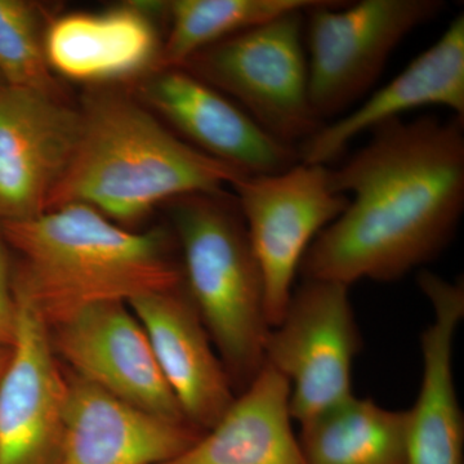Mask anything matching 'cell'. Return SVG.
<instances>
[{"mask_svg": "<svg viewBox=\"0 0 464 464\" xmlns=\"http://www.w3.org/2000/svg\"><path fill=\"white\" fill-rule=\"evenodd\" d=\"M231 188L264 279L273 328L285 313L308 248L346 209L348 198L335 190L331 168L301 161L280 173L244 174Z\"/></svg>", "mask_w": 464, "mask_h": 464, "instance_id": "8", "label": "cell"}, {"mask_svg": "<svg viewBox=\"0 0 464 464\" xmlns=\"http://www.w3.org/2000/svg\"><path fill=\"white\" fill-rule=\"evenodd\" d=\"M186 420L207 432L237 399L230 377L185 285L128 304Z\"/></svg>", "mask_w": 464, "mask_h": 464, "instance_id": "14", "label": "cell"}, {"mask_svg": "<svg viewBox=\"0 0 464 464\" xmlns=\"http://www.w3.org/2000/svg\"><path fill=\"white\" fill-rule=\"evenodd\" d=\"M348 288L302 279L266 338L265 364L288 380L290 415L298 424L353 395V366L362 337Z\"/></svg>", "mask_w": 464, "mask_h": 464, "instance_id": "7", "label": "cell"}, {"mask_svg": "<svg viewBox=\"0 0 464 464\" xmlns=\"http://www.w3.org/2000/svg\"><path fill=\"white\" fill-rule=\"evenodd\" d=\"M134 97L208 157L248 176L284 172L297 148L275 139L222 92L182 67L158 69L134 82Z\"/></svg>", "mask_w": 464, "mask_h": 464, "instance_id": "9", "label": "cell"}, {"mask_svg": "<svg viewBox=\"0 0 464 464\" xmlns=\"http://www.w3.org/2000/svg\"><path fill=\"white\" fill-rule=\"evenodd\" d=\"M5 83H3V81H2V78H0V85H3Z\"/></svg>", "mask_w": 464, "mask_h": 464, "instance_id": "24", "label": "cell"}, {"mask_svg": "<svg viewBox=\"0 0 464 464\" xmlns=\"http://www.w3.org/2000/svg\"><path fill=\"white\" fill-rule=\"evenodd\" d=\"M167 2H125L100 12L54 14L45 56L54 75L93 87L137 82L160 66Z\"/></svg>", "mask_w": 464, "mask_h": 464, "instance_id": "13", "label": "cell"}, {"mask_svg": "<svg viewBox=\"0 0 464 464\" xmlns=\"http://www.w3.org/2000/svg\"><path fill=\"white\" fill-rule=\"evenodd\" d=\"M290 384L266 365L197 444L163 464H307L293 431Z\"/></svg>", "mask_w": 464, "mask_h": 464, "instance_id": "18", "label": "cell"}, {"mask_svg": "<svg viewBox=\"0 0 464 464\" xmlns=\"http://www.w3.org/2000/svg\"><path fill=\"white\" fill-rule=\"evenodd\" d=\"M307 464H408V411L353 395L299 423Z\"/></svg>", "mask_w": 464, "mask_h": 464, "instance_id": "19", "label": "cell"}, {"mask_svg": "<svg viewBox=\"0 0 464 464\" xmlns=\"http://www.w3.org/2000/svg\"><path fill=\"white\" fill-rule=\"evenodd\" d=\"M441 0H320L304 12L311 106L323 124L359 105L409 34L444 12Z\"/></svg>", "mask_w": 464, "mask_h": 464, "instance_id": "6", "label": "cell"}, {"mask_svg": "<svg viewBox=\"0 0 464 464\" xmlns=\"http://www.w3.org/2000/svg\"><path fill=\"white\" fill-rule=\"evenodd\" d=\"M44 5L0 0V78L11 87L63 96L45 56V33L52 20Z\"/></svg>", "mask_w": 464, "mask_h": 464, "instance_id": "21", "label": "cell"}, {"mask_svg": "<svg viewBox=\"0 0 464 464\" xmlns=\"http://www.w3.org/2000/svg\"><path fill=\"white\" fill-rule=\"evenodd\" d=\"M0 230L14 253V295L48 329L92 304H130L183 284L174 235L161 227L130 231L84 204L5 222Z\"/></svg>", "mask_w": 464, "mask_h": 464, "instance_id": "2", "label": "cell"}, {"mask_svg": "<svg viewBox=\"0 0 464 464\" xmlns=\"http://www.w3.org/2000/svg\"><path fill=\"white\" fill-rule=\"evenodd\" d=\"M183 285L224 362L237 396L265 366L271 326L261 270L237 200L195 194L168 203Z\"/></svg>", "mask_w": 464, "mask_h": 464, "instance_id": "4", "label": "cell"}, {"mask_svg": "<svg viewBox=\"0 0 464 464\" xmlns=\"http://www.w3.org/2000/svg\"><path fill=\"white\" fill-rule=\"evenodd\" d=\"M78 109V145L48 210L84 204L130 225L160 204L226 192L244 176L183 141L124 92L92 88Z\"/></svg>", "mask_w": 464, "mask_h": 464, "instance_id": "3", "label": "cell"}, {"mask_svg": "<svg viewBox=\"0 0 464 464\" xmlns=\"http://www.w3.org/2000/svg\"><path fill=\"white\" fill-rule=\"evenodd\" d=\"M65 373L61 464H163L181 456L206 433L194 424L174 422L128 404L69 369Z\"/></svg>", "mask_w": 464, "mask_h": 464, "instance_id": "16", "label": "cell"}, {"mask_svg": "<svg viewBox=\"0 0 464 464\" xmlns=\"http://www.w3.org/2000/svg\"><path fill=\"white\" fill-rule=\"evenodd\" d=\"M12 356H14V347H0V382H2L5 374L7 373Z\"/></svg>", "mask_w": 464, "mask_h": 464, "instance_id": "23", "label": "cell"}, {"mask_svg": "<svg viewBox=\"0 0 464 464\" xmlns=\"http://www.w3.org/2000/svg\"><path fill=\"white\" fill-rule=\"evenodd\" d=\"M48 333L54 355L72 373L148 413L188 422L125 302L82 308Z\"/></svg>", "mask_w": 464, "mask_h": 464, "instance_id": "10", "label": "cell"}, {"mask_svg": "<svg viewBox=\"0 0 464 464\" xmlns=\"http://www.w3.org/2000/svg\"><path fill=\"white\" fill-rule=\"evenodd\" d=\"M14 356L0 382V464H61L67 380L50 333L17 301Z\"/></svg>", "mask_w": 464, "mask_h": 464, "instance_id": "12", "label": "cell"}, {"mask_svg": "<svg viewBox=\"0 0 464 464\" xmlns=\"http://www.w3.org/2000/svg\"><path fill=\"white\" fill-rule=\"evenodd\" d=\"M79 133L78 106L63 96L0 85V224L47 212Z\"/></svg>", "mask_w": 464, "mask_h": 464, "instance_id": "11", "label": "cell"}, {"mask_svg": "<svg viewBox=\"0 0 464 464\" xmlns=\"http://www.w3.org/2000/svg\"><path fill=\"white\" fill-rule=\"evenodd\" d=\"M440 106L464 119V14L414 58L389 84L374 91L355 109L323 124L298 146L299 161L325 166L342 157L348 145L411 110Z\"/></svg>", "mask_w": 464, "mask_h": 464, "instance_id": "15", "label": "cell"}, {"mask_svg": "<svg viewBox=\"0 0 464 464\" xmlns=\"http://www.w3.org/2000/svg\"><path fill=\"white\" fill-rule=\"evenodd\" d=\"M332 169L348 204L304 255L302 279L395 282L438 257L464 210V119L387 121Z\"/></svg>", "mask_w": 464, "mask_h": 464, "instance_id": "1", "label": "cell"}, {"mask_svg": "<svg viewBox=\"0 0 464 464\" xmlns=\"http://www.w3.org/2000/svg\"><path fill=\"white\" fill-rule=\"evenodd\" d=\"M320 0H170L160 66L181 67L197 52Z\"/></svg>", "mask_w": 464, "mask_h": 464, "instance_id": "20", "label": "cell"}, {"mask_svg": "<svg viewBox=\"0 0 464 464\" xmlns=\"http://www.w3.org/2000/svg\"><path fill=\"white\" fill-rule=\"evenodd\" d=\"M418 285L429 299L432 323L420 335L423 374L408 409V464H464V417L454 382L453 351L464 317L462 277L449 282L422 271Z\"/></svg>", "mask_w": 464, "mask_h": 464, "instance_id": "17", "label": "cell"}, {"mask_svg": "<svg viewBox=\"0 0 464 464\" xmlns=\"http://www.w3.org/2000/svg\"><path fill=\"white\" fill-rule=\"evenodd\" d=\"M304 12H292L204 48L181 66L259 125L297 148L322 127L311 106Z\"/></svg>", "mask_w": 464, "mask_h": 464, "instance_id": "5", "label": "cell"}, {"mask_svg": "<svg viewBox=\"0 0 464 464\" xmlns=\"http://www.w3.org/2000/svg\"><path fill=\"white\" fill-rule=\"evenodd\" d=\"M18 304L12 282V256L0 230V347L16 343Z\"/></svg>", "mask_w": 464, "mask_h": 464, "instance_id": "22", "label": "cell"}]
</instances>
